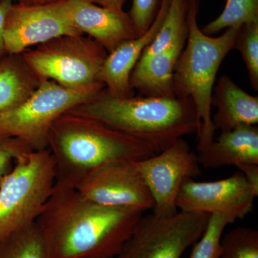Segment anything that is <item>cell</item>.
Segmentation results:
<instances>
[{"label": "cell", "mask_w": 258, "mask_h": 258, "mask_svg": "<svg viewBox=\"0 0 258 258\" xmlns=\"http://www.w3.org/2000/svg\"><path fill=\"white\" fill-rule=\"evenodd\" d=\"M143 212L90 201L56 181L36 224L51 258L116 257Z\"/></svg>", "instance_id": "1"}, {"label": "cell", "mask_w": 258, "mask_h": 258, "mask_svg": "<svg viewBox=\"0 0 258 258\" xmlns=\"http://www.w3.org/2000/svg\"><path fill=\"white\" fill-rule=\"evenodd\" d=\"M71 113L103 122L140 141L154 154L189 134L200 133L201 123L189 98L111 96L103 90Z\"/></svg>", "instance_id": "2"}, {"label": "cell", "mask_w": 258, "mask_h": 258, "mask_svg": "<svg viewBox=\"0 0 258 258\" xmlns=\"http://www.w3.org/2000/svg\"><path fill=\"white\" fill-rule=\"evenodd\" d=\"M47 144L55 161L56 181L74 188L102 166L136 162L156 154L140 141L103 122L71 112L54 122Z\"/></svg>", "instance_id": "3"}, {"label": "cell", "mask_w": 258, "mask_h": 258, "mask_svg": "<svg viewBox=\"0 0 258 258\" xmlns=\"http://www.w3.org/2000/svg\"><path fill=\"white\" fill-rule=\"evenodd\" d=\"M200 0H187V37L176 62L174 74L176 97L189 98L201 123L198 152L208 147L215 139L212 120V96L222 61L235 46L241 27L227 28L218 37L205 35L199 28Z\"/></svg>", "instance_id": "4"}, {"label": "cell", "mask_w": 258, "mask_h": 258, "mask_svg": "<svg viewBox=\"0 0 258 258\" xmlns=\"http://www.w3.org/2000/svg\"><path fill=\"white\" fill-rule=\"evenodd\" d=\"M56 183L48 149L32 151L0 179V240L35 223Z\"/></svg>", "instance_id": "5"}, {"label": "cell", "mask_w": 258, "mask_h": 258, "mask_svg": "<svg viewBox=\"0 0 258 258\" xmlns=\"http://www.w3.org/2000/svg\"><path fill=\"white\" fill-rule=\"evenodd\" d=\"M21 55L40 80H50L69 89L105 88L100 73L108 52L92 37L63 35Z\"/></svg>", "instance_id": "6"}, {"label": "cell", "mask_w": 258, "mask_h": 258, "mask_svg": "<svg viewBox=\"0 0 258 258\" xmlns=\"http://www.w3.org/2000/svg\"><path fill=\"white\" fill-rule=\"evenodd\" d=\"M104 89H69L50 80L42 79L26 101L0 111V135L20 139L33 151L46 149L49 132L54 122Z\"/></svg>", "instance_id": "7"}, {"label": "cell", "mask_w": 258, "mask_h": 258, "mask_svg": "<svg viewBox=\"0 0 258 258\" xmlns=\"http://www.w3.org/2000/svg\"><path fill=\"white\" fill-rule=\"evenodd\" d=\"M210 217L183 211L142 215L116 258H181L203 235Z\"/></svg>", "instance_id": "8"}, {"label": "cell", "mask_w": 258, "mask_h": 258, "mask_svg": "<svg viewBox=\"0 0 258 258\" xmlns=\"http://www.w3.org/2000/svg\"><path fill=\"white\" fill-rule=\"evenodd\" d=\"M134 164L152 195L153 214L157 216L177 212L176 198L183 181L201 173L198 154L182 138L163 152Z\"/></svg>", "instance_id": "9"}, {"label": "cell", "mask_w": 258, "mask_h": 258, "mask_svg": "<svg viewBox=\"0 0 258 258\" xmlns=\"http://www.w3.org/2000/svg\"><path fill=\"white\" fill-rule=\"evenodd\" d=\"M257 195L258 190L239 171L219 181L185 179L176 204L180 211L222 215L235 222L252 211Z\"/></svg>", "instance_id": "10"}, {"label": "cell", "mask_w": 258, "mask_h": 258, "mask_svg": "<svg viewBox=\"0 0 258 258\" xmlns=\"http://www.w3.org/2000/svg\"><path fill=\"white\" fill-rule=\"evenodd\" d=\"M83 35L64 13L62 0L45 4H13L4 28L7 55H21L30 47L63 35Z\"/></svg>", "instance_id": "11"}, {"label": "cell", "mask_w": 258, "mask_h": 258, "mask_svg": "<svg viewBox=\"0 0 258 258\" xmlns=\"http://www.w3.org/2000/svg\"><path fill=\"white\" fill-rule=\"evenodd\" d=\"M76 189L93 203L144 212L154 201L145 181L132 161L110 163L95 169Z\"/></svg>", "instance_id": "12"}, {"label": "cell", "mask_w": 258, "mask_h": 258, "mask_svg": "<svg viewBox=\"0 0 258 258\" xmlns=\"http://www.w3.org/2000/svg\"><path fill=\"white\" fill-rule=\"evenodd\" d=\"M64 13L75 28L87 34L108 53L139 36L128 13L103 8L89 0H62Z\"/></svg>", "instance_id": "13"}, {"label": "cell", "mask_w": 258, "mask_h": 258, "mask_svg": "<svg viewBox=\"0 0 258 258\" xmlns=\"http://www.w3.org/2000/svg\"><path fill=\"white\" fill-rule=\"evenodd\" d=\"M170 0H161L155 19L147 32L118 45L108 53L100 73V80L108 94L119 98L134 96L130 76L144 51L154 40L168 11Z\"/></svg>", "instance_id": "14"}, {"label": "cell", "mask_w": 258, "mask_h": 258, "mask_svg": "<svg viewBox=\"0 0 258 258\" xmlns=\"http://www.w3.org/2000/svg\"><path fill=\"white\" fill-rule=\"evenodd\" d=\"M187 32L157 53L140 58L130 76V86L145 97L173 98L176 62L186 43Z\"/></svg>", "instance_id": "15"}, {"label": "cell", "mask_w": 258, "mask_h": 258, "mask_svg": "<svg viewBox=\"0 0 258 258\" xmlns=\"http://www.w3.org/2000/svg\"><path fill=\"white\" fill-rule=\"evenodd\" d=\"M200 166L205 168L258 164V128L243 125L221 132L216 139L198 154Z\"/></svg>", "instance_id": "16"}, {"label": "cell", "mask_w": 258, "mask_h": 258, "mask_svg": "<svg viewBox=\"0 0 258 258\" xmlns=\"http://www.w3.org/2000/svg\"><path fill=\"white\" fill-rule=\"evenodd\" d=\"M211 104L217 108L212 116L216 130L226 132L240 125L257 124V96L245 92L229 76H222L214 86Z\"/></svg>", "instance_id": "17"}, {"label": "cell", "mask_w": 258, "mask_h": 258, "mask_svg": "<svg viewBox=\"0 0 258 258\" xmlns=\"http://www.w3.org/2000/svg\"><path fill=\"white\" fill-rule=\"evenodd\" d=\"M40 80L22 55H8L0 60V111L21 104L38 87Z\"/></svg>", "instance_id": "18"}, {"label": "cell", "mask_w": 258, "mask_h": 258, "mask_svg": "<svg viewBox=\"0 0 258 258\" xmlns=\"http://www.w3.org/2000/svg\"><path fill=\"white\" fill-rule=\"evenodd\" d=\"M0 258H51L36 222L0 240Z\"/></svg>", "instance_id": "19"}, {"label": "cell", "mask_w": 258, "mask_h": 258, "mask_svg": "<svg viewBox=\"0 0 258 258\" xmlns=\"http://www.w3.org/2000/svg\"><path fill=\"white\" fill-rule=\"evenodd\" d=\"M187 32V0H170L164 21L152 43L140 58L147 57L170 46Z\"/></svg>", "instance_id": "20"}, {"label": "cell", "mask_w": 258, "mask_h": 258, "mask_svg": "<svg viewBox=\"0 0 258 258\" xmlns=\"http://www.w3.org/2000/svg\"><path fill=\"white\" fill-rule=\"evenodd\" d=\"M254 23H258V0H226L221 14L201 30L212 36L224 29Z\"/></svg>", "instance_id": "21"}, {"label": "cell", "mask_w": 258, "mask_h": 258, "mask_svg": "<svg viewBox=\"0 0 258 258\" xmlns=\"http://www.w3.org/2000/svg\"><path fill=\"white\" fill-rule=\"evenodd\" d=\"M220 258H258V231L238 227L220 241Z\"/></svg>", "instance_id": "22"}, {"label": "cell", "mask_w": 258, "mask_h": 258, "mask_svg": "<svg viewBox=\"0 0 258 258\" xmlns=\"http://www.w3.org/2000/svg\"><path fill=\"white\" fill-rule=\"evenodd\" d=\"M229 217L210 215L208 225L195 243L190 258H220V241L225 227L233 223Z\"/></svg>", "instance_id": "23"}, {"label": "cell", "mask_w": 258, "mask_h": 258, "mask_svg": "<svg viewBox=\"0 0 258 258\" xmlns=\"http://www.w3.org/2000/svg\"><path fill=\"white\" fill-rule=\"evenodd\" d=\"M243 59L251 86L258 90V23L242 25L236 37L235 46Z\"/></svg>", "instance_id": "24"}, {"label": "cell", "mask_w": 258, "mask_h": 258, "mask_svg": "<svg viewBox=\"0 0 258 258\" xmlns=\"http://www.w3.org/2000/svg\"><path fill=\"white\" fill-rule=\"evenodd\" d=\"M32 151L20 139L0 135V179L9 172L13 163L15 164Z\"/></svg>", "instance_id": "25"}, {"label": "cell", "mask_w": 258, "mask_h": 258, "mask_svg": "<svg viewBox=\"0 0 258 258\" xmlns=\"http://www.w3.org/2000/svg\"><path fill=\"white\" fill-rule=\"evenodd\" d=\"M161 0H133L128 13L139 35L147 31L155 19Z\"/></svg>", "instance_id": "26"}, {"label": "cell", "mask_w": 258, "mask_h": 258, "mask_svg": "<svg viewBox=\"0 0 258 258\" xmlns=\"http://www.w3.org/2000/svg\"><path fill=\"white\" fill-rule=\"evenodd\" d=\"M13 5V0H1L0 1V60L3 56L7 55L4 42V28L5 20L10 8Z\"/></svg>", "instance_id": "27"}, {"label": "cell", "mask_w": 258, "mask_h": 258, "mask_svg": "<svg viewBox=\"0 0 258 258\" xmlns=\"http://www.w3.org/2000/svg\"><path fill=\"white\" fill-rule=\"evenodd\" d=\"M237 167L244 174L249 184L258 190V164H244Z\"/></svg>", "instance_id": "28"}, {"label": "cell", "mask_w": 258, "mask_h": 258, "mask_svg": "<svg viewBox=\"0 0 258 258\" xmlns=\"http://www.w3.org/2000/svg\"><path fill=\"white\" fill-rule=\"evenodd\" d=\"M94 4L115 10H123V5L127 0H89Z\"/></svg>", "instance_id": "29"}, {"label": "cell", "mask_w": 258, "mask_h": 258, "mask_svg": "<svg viewBox=\"0 0 258 258\" xmlns=\"http://www.w3.org/2000/svg\"><path fill=\"white\" fill-rule=\"evenodd\" d=\"M28 2H32L33 4H45V3H53V2L59 1V0H27Z\"/></svg>", "instance_id": "30"}, {"label": "cell", "mask_w": 258, "mask_h": 258, "mask_svg": "<svg viewBox=\"0 0 258 258\" xmlns=\"http://www.w3.org/2000/svg\"><path fill=\"white\" fill-rule=\"evenodd\" d=\"M110 258H116V257H110Z\"/></svg>", "instance_id": "31"}]
</instances>
